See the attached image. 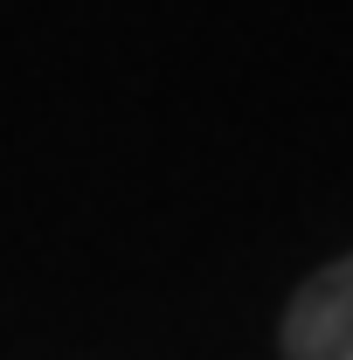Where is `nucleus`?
Listing matches in <instances>:
<instances>
[{
  "label": "nucleus",
  "instance_id": "f257e3e1",
  "mask_svg": "<svg viewBox=\"0 0 353 360\" xmlns=\"http://www.w3.org/2000/svg\"><path fill=\"white\" fill-rule=\"evenodd\" d=\"M291 360H353V257L326 264L284 312Z\"/></svg>",
  "mask_w": 353,
  "mask_h": 360
}]
</instances>
